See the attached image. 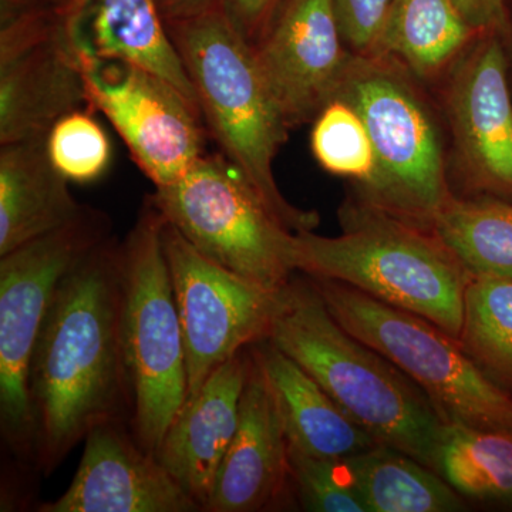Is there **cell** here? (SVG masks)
Returning a JSON list of instances; mask_svg holds the SVG:
<instances>
[{
  "label": "cell",
  "instance_id": "cell-29",
  "mask_svg": "<svg viewBox=\"0 0 512 512\" xmlns=\"http://www.w3.org/2000/svg\"><path fill=\"white\" fill-rule=\"evenodd\" d=\"M393 0H335L340 30L350 52L369 55Z\"/></svg>",
  "mask_w": 512,
  "mask_h": 512
},
{
  "label": "cell",
  "instance_id": "cell-7",
  "mask_svg": "<svg viewBox=\"0 0 512 512\" xmlns=\"http://www.w3.org/2000/svg\"><path fill=\"white\" fill-rule=\"evenodd\" d=\"M309 279L339 325L399 367L446 424L512 431V394L485 375L456 338L353 286Z\"/></svg>",
  "mask_w": 512,
  "mask_h": 512
},
{
  "label": "cell",
  "instance_id": "cell-14",
  "mask_svg": "<svg viewBox=\"0 0 512 512\" xmlns=\"http://www.w3.org/2000/svg\"><path fill=\"white\" fill-rule=\"evenodd\" d=\"M252 47L289 128L313 121L332 99L352 53L335 0H281Z\"/></svg>",
  "mask_w": 512,
  "mask_h": 512
},
{
  "label": "cell",
  "instance_id": "cell-23",
  "mask_svg": "<svg viewBox=\"0 0 512 512\" xmlns=\"http://www.w3.org/2000/svg\"><path fill=\"white\" fill-rule=\"evenodd\" d=\"M431 229L471 275L512 281V202L453 195Z\"/></svg>",
  "mask_w": 512,
  "mask_h": 512
},
{
  "label": "cell",
  "instance_id": "cell-17",
  "mask_svg": "<svg viewBox=\"0 0 512 512\" xmlns=\"http://www.w3.org/2000/svg\"><path fill=\"white\" fill-rule=\"evenodd\" d=\"M291 493L295 494L284 424L251 352L238 430L215 478L205 512L278 510Z\"/></svg>",
  "mask_w": 512,
  "mask_h": 512
},
{
  "label": "cell",
  "instance_id": "cell-20",
  "mask_svg": "<svg viewBox=\"0 0 512 512\" xmlns=\"http://www.w3.org/2000/svg\"><path fill=\"white\" fill-rule=\"evenodd\" d=\"M83 208L50 163L46 137L0 147V256L69 224Z\"/></svg>",
  "mask_w": 512,
  "mask_h": 512
},
{
  "label": "cell",
  "instance_id": "cell-27",
  "mask_svg": "<svg viewBox=\"0 0 512 512\" xmlns=\"http://www.w3.org/2000/svg\"><path fill=\"white\" fill-rule=\"evenodd\" d=\"M94 113L90 107L70 111L47 133L50 163L69 183H93L109 168L111 144Z\"/></svg>",
  "mask_w": 512,
  "mask_h": 512
},
{
  "label": "cell",
  "instance_id": "cell-28",
  "mask_svg": "<svg viewBox=\"0 0 512 512\" xmlns=\"http://www.w3.org/2000/svg\"><path fill=\"white\" fill-rule=\"evenodd\" d=\"M293 493L303 510L367 512L346 458L311 456L289 446Z\"/></svg>",
  "mask_w": 512,
  "mask_h": 512
},
{
  "label": "cell",
  "instance_id": "cell-32",
  "mask_svg": "<svg viewBox=\"0 0 512 512\" xmlns=\"http://www.w3.org/2000/svg\"><path fill=\"white\" fill-rule=\"evenodd\" d=\"M165 22L190 18L198 13L222 6V0H157Z\"/></svg>",
  "mask_w": 512,
  "mask_h": 512
},
{
  "label": "cell",
  "instance_id": "cell-26",
  "mask_svg": "<svg viewBox=\"0 0 512 512\" xmlns=\"http://www.w3.org/2000/svg\"><path fill=\"white\" fill-rule=\"evenodd\" d=\"M313 157L323 170L349 178L359 192L372 187L376 157L369 131L357 111L339 97H333L312 121Z\"/></svg>",
  "mask_w": 512,
  "mask_h": 512
},
{
  "label": "cell",
  "instance_id": "cell-5",
  "mask_svg": "<svg viewBox=\"0 0 512 512\" xmlns=\"http://www.w3.org/2000/svg\"><path fill=\"white\" fill-rule=\"evenodd\" d=\"M417 80L392 57L350 53L333 97L357 111L375 150V181L360 197L431 228L454 194L440 121Z\"/></svg>",
  "mask_w": 512,
  "mask_h": 512
},
{
  "label": "cell",
  "instance_id": "cell-31",
  "mask_svg": "<svg viewBox=\"0 0 512 512\" xmlns=\"http://www.w3.org/2000/svg\"><path fill=\"white\" fill-rule=\"evenodd\" d=\"M468 25L478 33L507 28L508 0H453Z\"/></svg>",
  "mask_w": 512,
  "mask_h": 512
},
{
  "label": "cell",
  "instance_id": "cell-11",
  "mask_svg": "<svg viewBox=\"0 0 512 512\" xmlns=\"http://www.w3.org/2000/svg\"><path fill=\"white\" fill-rule=\"evenodd\" d=\"M0 146L46 137L89 107L83 70L64 43L57 6L0 5Z\"/></svg>",
  "mask_w": 512,
  "mask_h": 512
},
{
  "label": "cell",
  "instance_id": "cell-15",
  "mask_svg": "<svg viewBox=\"0 0 512 512\" xmlns=\"http://www.w3.org/2000/svg\"><path fill=\"white\" fill-rule=\"evenodd\" d=\"M39 512H202L156 456L138 444L130 423L97 424L84 439L69 488Z\"/></svg>",
  "mask_w": 512,
  "mask_h": 512
},
{
  "label": "cell",
  "instance_id": "cell-6",
  "mask_svg": "<svg viewBox=\"0 0 512 512\" xmlns=\"http://www.w3.org/2000/svg\"><path fill=\"white\" fill-rule=\"evenodd\" d=\"M164 227L163 214L147 197L121 241V330L133 392L130 429L153 456L188 394L183 326L165 255Z\"/></svg>",
  "mask_w": 512,
  "mask_h": 512
},
{
  "label": "cell",
  "instance_id": "cell-13",
  "mask_svg": "<svg viewBox=\"0 0 512 512\" xmlns=\"http://www.w3.org/2000/svg\"><path fill=\"white\" fill-rule=\"evenodd\" d=\"M503 32L481 33L448 69L444 107L458 164L477 197L512 202V96Z\"/></svg>",
  "mask_w": 512,
  "mask_h": 512
},
{
  "label": "cell",
  "instance_id": "cell-33",
  "mask_svg": "<svg viewBox=\"0 0 512 512\" xmlns=\"http://www.w3.org/2000/svg\"><path fill=\"white\" fill-rule=\"evenodd\" d=\"M503 39L508 60H512V19H508L507 28L503 32Z\"/></svg>",
  "mask_w": 512,
  "mask_h": 512
},
{
  "label": "cell",
  "instance_id": "cell-19",
  "mask_svg": "<svg viewBox=\"0 0 512 512\" xmlns=\"http://www.w3.org/2000/svg\"><path fill=\"white\" fill-rule=\"evenodd\" d=\"M251 352L274 397L289 446L311 456L348 458L380 444L271 340L255 343Z\"/></svg>",
  "mask_w": 512,
  "mask_h": 512
},
{
  "label": "cell",
  "instance_id": "cell-4",
  "mask_svg": "<svg viewBox=\"0 0 512 512\" xmlns=\"http://www.w3.org/2000/svg\"><path fill=\"white\" fill-rule=\"evenodd\" d=\"M165 23L222 156L286 228L313 231L319 215L292 205L275 180V157L291 128L266 84L254 47L222 6Z\"/></svg>",
  "mask_w": 512,
  "mask_h": 512
},
{
  "label": "cell",
  "instance_id": "cell-3",
  "mask_svg": "<svg viewBox=\"0 0 512 512\" xmlns=\"http://www.w3.org/2000/svg\"><path fill=\"white\" fill-rule=\"evenodd\" d=\"M338 215L339 237L295 232L296 272L353 286L458 340L474 276L439 235L359 194Z\"/></svg>",
  "mask_w": 512,
  "mask_h": 512
},
{
  "label": "cell",
  "instance_id": "cell-30",
  "mask_svg": "<svg viewBox=\"0 0 512 512\" xmlns=\"http://www.w3.org/2000/svg\"><path fill=\"white\" fill-rule=\"evenodd\" d=\"M281 0H222V8L235 29L254 46L271 22Z\"/></svg>",
  "mask_w": 512,
  "mask_h": 512
},
{
  "label": "cell",
  "instance_id": "cell-10",
  "mask_svg": "<svg viewBox=\"0 0 512 512\" xmlns=\"http://www.w3.org/2000/svg\"><path fill=\"white\" fill-rule=\"evenodd\" d=\"M164 249L187 355V400L241 350L268 339L286 298L200 254L165 221Z\"/></svg>",
  "mask_w": 512,
  "mask_h": 512
},
{
  "label": "cell",
  "instance_id": "cell-9",
  "mask_svg": "<svg viewBox=\"0 0 512 512\" xmlns=\"http://www.w3.org/2000/svg\"><path fill=\"white\" fill-rule=\"evenodd\" d=\"M148 197L192 247L232 274L268 289L285 288L295 276V232L222 154L205 153Z\"/></svg>",
  "mask_w": 512,
  "mask_h": 512
},
{
  "label": "cell",
  "instance_id": "cell-21",
  "mask_svg": "<svg viewBox=\"0 0 512 512\" xmlns=\"http://www.w3.org/2000/svg\"><path fill=\"white\" fill-rule=\"evenodd\" d=\"M478 35L453 0H393L369 55L392 57L429 80L448 72Z\"/></svg>",
  "mask_w": 512,
  "mask_h": 512
},
{
  "label": "cell",
  "instance_id": "cell-18",
  "mask_svg": "<svg viewBox=\"0 0 512 512\" xmlns=\"http://www.w3.org/2000/svg\"><path fill=\"white\" fill-rule=\"evenodd\" d=\"M251 350L218 367L185 402L157 451V460L205 511L215 478L238 430Z\"/></svg>",
  "mask_w": 512,
  "mask_h": 512
},
{
  "label": "cell",
  "instance_id": "cell-1",
  "mask_svg": "<svg viewBox=\"0 0 512 512\" xmlns=\"http://www.w3.org/2000/svg\"><path fill=\"white\" fill-rule=\"evenodd\" d=\"M121 312V242L111 235L57 286L30 362L35 470L43 477L55 473L97 424L130 423Z\"/></svg>",
  "mask_w": 512,
  "mask_h": 512
},
{
  "label": "cell",
  "instance_id": "cell-22",
  "mask_svg": "<svg viewBox=\"0 0 512 512\" xmlns=\"http://www.w3.org/2000/svg\"><path fill=\"white\" fill-rule=\"evenodd\" d=\"M367 512H456L463 498L440 474L403 451L377 446L346 458Z\"/></svg>",
  "mask_w": 512,
  "mask_h": 512
},
{
  "label": "cell",
  "instance_id": "cell-8",
  "mask_svg": "<svg viewBox=\"0 0 512 512\" xmlns=\"http://www.w3.org/2000/svg\"><path fill=\"white\" fill-rule=\"evenodd\" d=\"M111 235L109 215L84 205L69 224L0 256V431L20 464L35 468L29 369L57 286Z\"/></svg>",
  "mask_w": 512,
  "mask_h": 512
},
{
  "label": "cell",
  "instance_id": "cell-34",
  "mask_svg": "<svg viewBox=\"0 0 512 512\" xmlns=\"http://www.w3.org/2000/svg\"><path fill=\"white\" fill-rule=\"evenodd\" d=\"M67 0H2L6 5H18V3H45V5L60 6Z\"/></svg>",
  "mask_w": 512,
  "mask_h": 512
},
{
  "label": "cell",
  "instance_id": "cell-12",
  "mask_svg": "<svg viewBox=\"0 0 512 512\" xmlns=\"http://www.w3.org/2000/svg\"><path fill=\"white\" fill-rule=\"evenodd\" d=\"M82 70L90 109L109 119L156 188L183 178L207 153L201 110L173 84L123 62Z\"/></svg>",
  "mask_w": 512,
  "mask_h": 512
},
{
  "label": "cell",
  "instance_id": "cell-2",
  "mask_svg": "<svg viewBox=\"0 0 512 512\" xmlns=\"http://www.w3.org/2000/svg\"><path fill=\"white\" fill-rule=\"evenodd\" d=\"M268 339L357 426L434 471L446 421L399 367L339 325L309 276H293L286 286L284 306Z\"/></svg>",
  "mask_w": 512,
  "mask_h": 512
},
{
  "label": "cell",
  "instance_id": "cell-24",
  "mask_svg": "<svg viewBox=\"0 0 512 512\" xmlns=\"http://www.w3.org/2000/svg\"><path fill=\"white\" fill-rule=\"evenodd\" d=\"M434 471L464 497L512 504V431L446 424Z\"/></svg>",
  "mask_w": 512,
  "mask_h": 512
},
{
  "label": "cell",
  "instance_id": "cell-25",
  "mask_svg": "<svg viewBox=\"0 0 512 512\" xmlns=\"http://www.w3.org/2000/svg\"><path fill=\"white\" fill-rule=\"evenodd\" d=\"M458 342L485 375L512 394V281L471 279Z\"/></svg>",
  "mask_w": 512,
  "mask_h": 512
},
{
  "label": "cell",
  "instance_id": "cell-16",
  "mask_svg": "<svg viewBox=\"0 0 512 512\" xmlns=\"http://www.w3.org/2000/svg\"><path fill=\"white\" fill-rule=\"evenodd\" d=\"M57 19L80 67L133 64L173 84L200 109L157 0H67L57 6Z\"/></svg>",
  "mask_w": 512,
  "mask_h": 512
}]
</instances>
